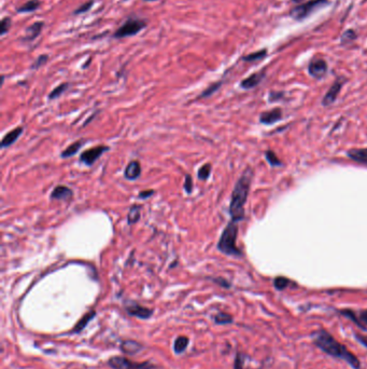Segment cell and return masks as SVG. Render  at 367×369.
Returning <instances> with one entry per match:
<instances>
[{
  "instance_id": "obj_18",
  "label": "cell",
  "mask_w": 367,
  "mask_h": 369,
  "mask_svg": "<svg viewBox=\"0 0 367 369\" xmlns=\"http://www.w3.org/2000/svg\"><path fill=\"white\" fill-rule=\"evenodd\" d=\"M42 27H43V22H36L32 24L31 26H29L26 29V32H25L26 35H25V37H24V40L25 41L35 40L40 35V32H41V30H42Z\"/></svg>"
},
{
  "instance_id": "obj_32",
  "label": "cell",
  "mask_w": 367,
  "mask_h": 369,
  "mask_svg": "<svg viewBox=\"0 0 367 369\" xmlns=\"http://www.w3.org/2000/svg\"><path fill=\"white\" fill-rule=\"evenodd\" d=\"M68 84H62L60 86H57L53 91L48 94V100H55V98L60 97L66 90L68 89Z\"/></svg>"
},
{
  "instance_id": "obj_40",
  "label": "cell",
  "mask_w": 367,
  "mask_h": 369,
  "mask_svg": "<svg viewBox=\"0 0 367 369\" xmlns=\"http://www.w3.org/2000/svg\"><path fill=\"white\" fill-rule=\"evenodd\" d=\"M356 340L360 342L361 344H363L364 347L367 348V337L366 336H361V335H356Z\"/></svg>"
},
{
  "instance_id": "obj_14",
  "label": "cell",
  "mask_w": 367,
  "mask_h": 369,
  "mask_svg": "<svg viewBox=\"0 0 367 369\" xmlns=\"http://www.w3.org/2000/svg\"><path fill=\"white\" fill-rule=\"evenodd\" d=\"M72 190L66 186L55 187L51 193V200H61V201H70L72 199Z\"/></svg>"
},
{
  "instance_id": "obj_9",
  "label": "cell",
  "mask_w": 367,
  "mask_h": 369,
  "mask_svg": "<svg viewBox=\"0 0 367 369\" xmlns=\"http://www.w3.org/2000/svg\"><path fill=\"white\" fill-rule=\"evenodd\" d=\"M339 313L341 315L346 316L347 318H349L350 321H352L355 325L362 328V330H366L367 328V310L360 311V312L357 313L353 310L344 309V310H339Z\"/></svg>"
},
{
  "instance_id": "obj_22",
  "label": "cell",
  "mask_w": 367,
  "mask_h": 369,
  "mask_svg": "<svg viewBox=\"0 0 367 369\" xmlns=\"http://www.w3.org/2000/svg\"><path fill=\"white\" fill-rule=\"evenodd\" d=\"M95 315H96L95 311H91V312H88L87 314H85L82 318L80 319V322L76 325V327H75V330H73V332H75V333H80L81 331H83L84 328L86 327V325L94 318Z\"/></svg>"
},
{
  "instance_id": "obj_21",
  "label": "cell",
  "mask_w": 367,
  "mask_h": 369,
  "mask_svg": "<svg viewBox=\"0 0 367 369\" xmlns=\"http://www.w3.org/2000/svg\"><path fill=\"white\" fill-rule=\"evenodd\" d=\"M141 207L138 204H134L130 207L128 215H127V223L128 225H134L136 224L140 218V213H141Z\"/></svg>"
},
{
  "instance_id": "obj_6",
  "label": "cell",
  "mask_w": 367,
  "mask_h": 369,
  "mask_svg": "<svg viewBox=\"0 0 367 369\" xmlns=\"http://www.w3.org/2000/svg\"><path fill=\"white\" fill-rule=\"evenodd\" d=\"M108 365L113 369H153L154 365L149 362L136 363L123 356H114L108 360Z\"/></svg>"
},
{
  "instance_id": "obj_23",
  "label": "cell",
  "mask_w": 367,
  "mask_h": 369,
  "mask_svg": "<svg viewBox=\"0 0 367 369\" xmlns=\"http://www.w3.org/2000/svg\"><path fill=\"white\" fill-rule=\"evenodd\" d=\"M187 346H189V338L181 336V337H178L175 340L174 350H175V352L177 354H181L186 350Z\"/></svg>"
},
{
  "instance_id": "obj_30",
  "label": "cell",
  "mask_w": 367,
  "mask_h": 369,
  "mask_svg": "<svg viewBox=\"0 0 367 369\" xmlns=\"http://www.w3.org/2000/svg\"><path fill=\"white\" fill-rule=\"evenodd\" d=\"M215 321L217 324L220 325H226L233 322V317L231 314L225 313V312H220L215 316Z\"/></svg>"
},
{
  "instance_id": "obj_19",
  "label": "cell",
  "mask_w": 367,
  "mask_h": 369,
  "mask_svg": "<svg viewBox=\"0 0 367 369\" xmlns=\"http://www.w3.org/2000/svg\"><path fill=\"white\" fill-rule=\"evenodd\" d=\"M121 349L126 354H136L137 352H139L142 349V347L140 343H138L136 341L126 340L121 344Z\"/></svg>"
},
{
  "instance_id": "obj_41",
  "label": "cell",
  "mask_w": 367,
  "mask_h": 369,
  "mask_svg": "<svg viewBox=\"0 0 367 369\" xmlns=\"http://www.w3.org/2000/svg\"><path fill=\"white\" fill-rule=\"evenodd\" d=\"M214 281H215V282H217V283H219L220 285L223 286V287H230V286H231V285H230V283L226 282L225 280H223V278H215Z\"/></svg>"
},
{
  "instance_id": "obj_15",
  "label": "cell",
  "mask_w": 367,
  "mask_h": 369,
  "mask_svg": "<svg viewBox=\"0 0 367 369\" xmlns=\"http://www.w3.org/2000/svg\"><path fill=\"white\" fill-rule=\"evenodd\" d=\"M141 174V166H140V162L137 161V160H134V161H130L127 167L124 171V176L126 179L128 180H136L139 178Z\"/></svg>"
},
{
  "instance_id": "obj_27",
  "label": "cell",
  "mask_w": 367,
  "mask_h": 369,
  "mask_svg": "<svg viewBox=\"0 0 367 369\" xmlns=\"http://www.w3.org/2000/svg\"><path fill=\"white\" fill-rule=\"evenodd\" d=\"M291 281L284 276H277L274 280V286L278 291H283L290 286Z\"/></svg>"
},
{
  "instance_id": "obj_11",
  "label": "cell",
  "mask_w": 367,
  "mask_h": 369,
  "mask_svg": "<svg viewBox=\"0 0 367 369\" xmlns=\"http://www.w3.org/2000/svg\"><path fill=\"white\" fill-rule=\"evenodd\" d=\"M265 75H266V71L265 69L264 70H259L257 72H254L252 73V75H250L248 78L243 79L241 81L240 84V87L244 90H251L253 89L255 87H257L260 82L263 81V79L265 78Z\"/></svg>"
},
{
  "instance_id": "obj_35",
  "label": "cell",
  "mask_w": 367,
  "mask_h": 369,
  "mask_svg": "<svg viewBox=\"0 0 367 369\" xmlns=\"http://www.w3.org/2000/svg\"><path fill=\"white\" fill-rule=\"evenodd\" d=\"M47 60H48V56L47 55H45V54L44 55H40L31 67L34 68V69H38V68L41 67L42 65H44L47 62Z\"/></svg>"
},
{
  "instance_id": "obj_8",
  "label": "cell",
  "mask_w": 367,
  "mask_h": 369,
  "mask_svg": "<svg viewBox=\"0 0 367 369\" xmlns=\"http://www.w3.org/2000/svg\"><path fill=\"white\" fill-rule=\"evenodd\" d=\"M328 63L323 59H312L308 64V72L312 78L320 80L328 73Z\"/></svg>"
},
{
  "instance_id": "obj_13",
  "label": "cell",
  "mask_w": 367,
  "mask_h": 369,
  "mask_svg": "<svg viewBox=\"0 0 367 369\" xmlns=\"http://www.w3.org/2000/svg\"><path fill=\"white\" fill-rule=\"evenodd\" d=\"M282 119V110L280 108H275L263 112L259 117V122L263 125L269 126Z\"/></svg>"
},
{
  "instance_id": "obj_31",
  "label": "cell",
  "mask_w": 367,
  "mask_h": 369,
  "mask_svg": "<svg viewBox=\"0 0 367 369\" xmlns=\"http://www.w3.org/2000/svg\"><path fill=\"white\" fill-rule=\"evenodd\" d=\"M211 164L210 163H207V164H203V166L198 170L197 172V177L198 179L200 180H207L211 174Z\"/></svg>"
},
{
  "instance_id": "obj_10",
  "label": "cell",
  "mask_w": 367,
  "mask_h": 369,
  "mask_svg": "<svg viewBox=\"0 0 367 369\" xmlns=\"http://www.w3.org/2000/svg\"><path fill=\"white\" fill-rule=\"evenodd\" d=\"M345 84V80H342L340 78H338L334 84L332 85V87L330 88V90L326 94L324 95L323 100H322V105L325 106V107H329L330 105H332L334 102L337 100V97L341 91L342 86Z\"/></svg>"
},
{
  "instance_id": "obj_7",
  "label": "cell",
  "mask_w": 367,
  "mask_h": 369,
  "mask_svg": "<svg viewBox=\"0 0 367 369\" xmlns=\"http://www.w3.org/2000/svg\"><path fill=\"white\" fill-rule=\"evenodd\" d=\"M109 149L110 148L108 146H103V145L93 147V148L88 149V150L81 153L80 161L82 163H84L85 166H87V167H92L93 164L97 160H98L104 152H107Z\"/></svg>"
},
{
  "instance_id": "obj_43",
  "label": "cell",
  "mask_w": 367,
  "mask_h": 369,
  "mask_svg": "<svg viewBox=\"0 0 367 369\" xmlns=\"http://www.w3.org/2000/svg\"><path fill=\"white\" fill-rule=\"evenodd\" d=\"M145 2H155V0H145Z\"/></svg>"
},
{
  "instance_id": "obj_1",
  "label": "cell",
  "mask_w": 367,
  "mask_h": 369,
  "mask_svg": "<svg viewBox=\"0 0 367 369\" xmlns=\"http://www.w3.org/2000/svg\"><path fill=\"white\" fill-rule=\"evenodd\" d=\"M316 347L322 350L324 353L333 357L345 360L353 369H361V363L351 351H349L344 344L337 341L333 336L324 330H319L312 334Z\"/></svg>"
},
{
  "instance_id": "obj_33",
  "label": "cell",
  "mask_w": 367,
  "mask_h": 369,
  "mask_svg": "<svg viewBox=\"0 0 367 369\" xmlns=\"http://www.w3.org/2000/svg\"><path fill=\"white\" fill-rule=\"evenodd\" d=\"M94 5V0H89V2L81 5L78 9L75 11V14H82V13H85L86 11H88L89 9H91L92 6Z\"/></svg>"
},
{
  "instance_id": "obj_37",
  "label": "cell",
  "mask_w": 367,
  "mask_h": 369,
  "mask_svg": "<svg viewBox=\"0 0 367 369\" xmlns=\"http://www.w3.org/2000/svg\"><path fill=\"white\" fill-rule=\"evenodd\" d=\"M234 369H243V358L240 354H238L235 358Z\"/></svg>"
},
{
  "instance_id": "obj_25",
  "label": "cell",
  "mask_w": 367,
  "mask_h": 369,
  "mask_svg": "<svg viewBox=\"0 0 367 369\" xmlns=\"http://www.w3.org/2000/svg\"><path fill=\"white\" fill-rule=\"evenodd\" d=\"M357 38V35L355 30L353 29H347L344 34L341 35V38H340V44L342 46H346V45H349V44H352L353 41Z\"/></svg>"
},
{
  "instance_id": "obj_5",
  "label": "cell",
  "mask_w": 367,
  "mask_h": 369,
  "mask_svg": "<svg viewBox=\"0 0 367 369\" xmlns=\"http://www.w3.org/2000/svg\"><path fill=\"white\" fill-rule=\"evenodd\" d=\"M145 22L139 19H128L123 25L118 28L114 32V38L122 39L126 37H132L137 35L145 27Z\"/></svg>"
},
{
  "instance_id": "obj_26",
  "label": "cell",
  "mask_w": 367,
  "mask_h": 369,
  "mask_svg": "<svg viewBox=\"0 0 367 369\" xmlns=\"http://www.w3.org/2000/svg\"><path fill=\"white\" fill-rule=\"evenodd\" d=\"M266 55H267V50L266 49H263V50H259L257 52L250 53L246 56H243L242 60L246 62H257V61L263 60L264 57H266Z\"/></svg>"
},
{
  "instance_id": "obj_29",
  "label": "cell",
  "mask_w": 367,
  "mask_h": 369,
  "mask_svg": "<svg viewBox=\"0 0 367 369\" xmlns=\"http://www.w3.org/2000/svg\"><path fill=\"white\" fill-rule=\"evenodd\" d=\"M221 85H222V82L221 81H220V82H216V84H212L210 87H208L206 90H205V91H203L197 98H199V100H200V98H206V97H209V96H211L212 94H214V93H216L217 91H218V90L220 89V87H221Z\"/></svg>"
},
{
  "instance_id": "obj_17",
  "label": "cell",
  "mask_w": 367,
  "mask_h": 369,
  "mask_svg": "<svg viewBox=\"0 0 367 369\" xmlns=\"http://www.w3.org/2000/svg\"><path fill=\"white\" fill-rule=\"evenodd\" d=\"M347 155L354 162L367 164V148L351 149L347 152Z\"/></svg>"
},
{
  "instance_id": "obj_16",
  "label": "cell",
  "mask_w": 367,
  "mask_h": 369,
  "mask_svg": "<svg viewBox=\"0 0 367 369\" xmlns=\"http://www.w3.org/2000/svg\"><path fill=\"white\" fill-rule=\"evenodd\" d=\"M22 133H23V128H21V127L10 131L9 133H7L2 141V148L4 149V148H7V147L13 145L16 142V139L22 135Z\"/></svg>"
},
{
  "instance_id": "obj_42",
  "label": "cell",
  "mask_w": 367,
  "mask_h": 369,
  "mask_svg": "<svg viewBox=\"0 0 367 369\" xmlns=\"http://www.w3.org/2000/svg\"><path fill=\"white\" fill-rule=\"evenodd\" d=\"M292 2L295 3V4H299V3H303L304 0H292Z\"/></svg>"
},
{
  "instance_id": "obj_3",
  "label": "cell",
  "mask_w": 367,
  "mask_h": 369,
  "mask_svg": "<svg viewBox=\"0 0 367 369\" xmlns=\"http://www.w3.org/2000/svg\"><path fill=\"white\" fill-rule=\"evenodd\" d=\"M237 235H238V226L236 221L228 223L223 230L218 243V250L228 256H241L242 253L237 248Z\"/></svg>"
},
{
  "instance_id": "obj_12",
  "label": "cell",
  "mask_w": 367,
  "mask_h": 369,
  "mask_svg": "<svg viewBox=\"0 0 367 369\" xmlns=\"http://www.w3.org/2000/svg\"><path fill=\"white\" fill-rule=\"evenodd\" d=\"M126 311L128 314L142 319L149 318L153 314V311L151 309L142 307L140 305H138V303H130L129 306H126Z\"/></svg>"
},
{
  "instance_id": "obj_36",
  "label": "cell",
  "mask_w": 367,
  "mask_h": 369,
  "mask_svg": "<svg viewBox=\"0 0 367 369\" xmlns=\"http://www.w3.org/2000/svg\"><path fill=\"white\" fill-rule=\"evenodd\" d=\"M10 26H11V20L9 18L3 19V21H2V35L3 36L7 34V31L9 30Z\"/></svg>"
},
{
  "instance_id": "obj_24",
  "label": "cell",
  "mask_w": 367,
  "mask_h": 369,
  "mask_svg": "<svg viewBox=\"0 0 367 369\" xmlns=\"http://www.w3.org/2000/svg\"><path fill=\"white\" fill-rule=\"evenodd\" d=\"M40 7V2L39 0H29L26 4L22 5L19 9L18 12L20 13H29V12H34L36 11L38 8Z\"/></svg>"
},
{
  "instance_id": "obj_38",
  "label": "cell",
  "mask_w": 367,
  "mask_h": 369,
  "mask_svg": "<svg viewBox=\"0 0 367 369\" xmlns=\"http://www.w3.org/2000/svg\"><path fill=\"white\" fill-rule=\"evenodd\" d=\"M154 193H155V191L150 189V190H144V191H141L139 193V198L140 199H146V198H150V196H152Z\"/></svg>"
},
{
  "instance_id": "obj_2",
  "label": "cell",
  "mask_w": 367,
  "mask_h": 369,
  "mask_svg": "<svg viewBox=\"0 0 367 369\" xmlns=\"http://www.w3.org/2000/svg\"><path fill=\"white\" fill-rule=\"evenodd\" d=\"M253 178V171L247 168L236 183L231 198L230 215L233 221H240L244 218V205L248 200L250 187Z\"/></svg>"
},
{
  "instance_id": "obj_39",
  "label": "cell",
  "mask_w": 367,
  "mask_h": 369,
  "mask_svg": "<svg viewBox=\"0 0 367 369\" xmlns=\"http://www.w3.org/2000/svg\"><path fill=\"white\" fill-rule=\"evenodd\" d=\"M283 93H280V92H272L271 95H269V101L271 102H275V101H278L280 100V97H282Z\"/></svg>"
},
{
  "instance_id": "obj_28",
  "label": "cell",
  "mask_w": 367,
  "mask_h": 369,
  "mask_svg": "<svg viewBox=\"0 0 367 369\" xmlns=\"http://www.w3.org/2000/svg\"><path fill=\"white\" fill-rule=\"evenodd\" d=\"M265 158H266L267 162H268L269 164H271V166H272L273 168L282 166L281 161L278 159V157H277L276 153H275L273 150H267V151L265 152Z\"/></svg>"
},
{
  "instance_id": "obj_20",
  "label": "cell",
  "mask_w": 367,
  "mask_h": 369,
  "mask_svg": "<svg viewBox=\"0 0 367 369\" xmlns=\"http://www.w3.org/2000/svg\"><path fill=\"white\" fill-rule=\"evenodd\" d=\"M84 145V141H77L75 143H72L71 145H69L66 149H65L62 153H61V157L63 159H66V158H70L72 157V155H75L81 148H82Z\"/></svg>"
},
{
  "instance_id": "obj_34",
  "label": "cell",
  "mask_w": 367,
  "mask_h": 369,
  "mask_svg": "<svg viewBox=\"0 0 367 369\" xmlns=\"http://www.w3.org/2000/svg\"><path fill=\"white\" fill-rule=\"evenodd\" d=\"M184 190L187 194H191L193 192V178L191 175H186L184 180Z\"/></svg>"
},
{
  "instance_id": "obj_4",
  "label": "cell",
  "mask_w": 367,
  "mask_h": 369,
  "mask_svg": "<svg viewBox=\"0 0 367 369\" xmlns=\"http://www.w3.org/2000/svg\"><path fill=\"white\" fill-rule=\"evenodd\" d=\"M330 5L329 0H309L307 3L297 5L290 11V16L295 21H304L311 14Z\"/></svg>"
}]
</instances>
